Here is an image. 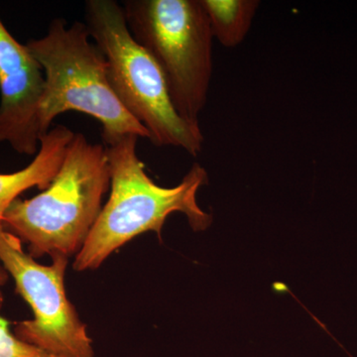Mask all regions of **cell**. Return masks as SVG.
<instances>
[{
  "label": "cell",
  "mask_w": 357,
  "mask_h": 357,
  "mask_svg": "<svg viewBox=\"0 0 357 357\" xmlns=\"http://www.w3.org/2000/svg\"><path fill=\"white\" fill-rule=\"evenodd\" d=\"M137 136H124L107 147L110 173V196L76 255V271L98 269L117 249L147 231L161 239L167 218L184 213L190 227L202 231L213 218L199 208L197 195L208 183V172L196 163L180 184L172 188L155 184L138 158Z\"/></svg>",
  "instance_id": "obj_1"
},
{
  "label": "cell",
  "mask_w": 357,
  "mask_h": 357,
  "mask_svg": "<svg viewBox=\"0 0 357 357\" xmlns=\"http://www.w3.org/2000/svg\"><path fill=\"white\" fill-rule=\"evenodd\" d=\"M110 188L107 147L75 133L62 166L50 185L30 199H16L2 225L40 258L77 255L102 210Z\"/></svg>",
  "instance_id": "obj_2"
},
{
  "label": "cell",
  "mask_w": 357,
  "mask_h": 357,
  "mask_svg": "<svg viewBox=\"0 0 357 357\" xmlns=\"http://www.w3.org/2000/svg\"><path fill=\"white\" fill-rule=\"evenodd\" d=\"M26 46L43 68L46 81L39 114L42 137L59 115L79 112L100 121L105 146L128 135L150 140L147 129L115 96L107 60L91 43L86 23L76 21L69 26L56 18L45 36Z\"/></svg>",
  "instance_id": "obj_3"
},
{
  "label": "cell",
  "mask_w": 357,
  "mask_h": 357,
  "mask_svg": "<svg viewBox=\"0 0 357 357\" xmlns=\"http://www.w3.org/2000/svg\"><path fill=\"white\" fill-rule=\"evenodd\" d=\"M86 25L107 63L110 86L157 147L171 146L198 156L204 137L174 107L165 77L152 56L133 38L123 7L114 0L86 2Z\"/></svg>",
  "instance_id": "obj_4"
},
{
  "label": "cell",
  "mask_w": 357,
  "mask_h": 357,
  "mask_svg": "<svg viewBox=\"0 0 357 357\" xmlns=\"http://www.w3.org/2000/svg\"><path fill=\"white\" fill-rule=\"evenodd\" d=\"M129 31L165 77L178 114L199 126L213 75V32L201 0H128Z\"/></svg>",
  "instance_id": "obj_5"
},
{
  "label": "cell",
  "mask_w": 357,
  "mask_h": 357,
  "mask_svg": "<svg viewBox=\"0 0 357 357\" xmlns=\"http://www.w3.org/2000/svg\"><path fill=\"white\" fill-rule=\"evenodd\" d=\"M22 244L0 225V261L34 314L30 321L16 323L14 335L53 357H95L88 326L66 294L69 259L57 256L45 266L26 253Z\"/></svg>",
  "instance_id": "obj_6"
},
{
  "label": "cell",
  "mask_w": 357,
  "mask_h": 357,
  "mask_svg": "<svg viewBox=\"0 0 357 357\" xmlns=\"http://www.w3.org/2000/svg\"><path fill=\"white\" fill-rule=\"evenodd\" d=\"M45 84L42 66L0 20V141L18 153H38Z\"/></svg>",
  "instance_id": "obj_7"
},
{
  "label": "cell",
  "mask_w": 357,
  "mask_h": 357,
  "mask_svg": "<svg viewBox=\"0 0 357 357\" xmlns=\"http://www.w3.org/2000/svg\"><path fill=\"white\" fill-rule=\"evenodd\" d=\"M75 132L64 126L50 129L40 140L38 153L26 168L13 174H0V225L4 213L20 195L33 187L46 190L64 161Z\"/></svg>",
  "instance_id": "obj_8"
},
{
  "label": "cell",
  "mask_w": 357,
  "mask_h": 357,
  "mask_svg": "<svg viewBox=\"0 0 357 357\" xmlns=\"http://www.w3.org/2000/svg\"><path fill=\"white\" fill-rule=\"evenodd\" d=\"M208 14L213 39L234 48L248 36L260 1L258 0H201Z\"/></svg>",
  "instance_id": "obj_9"
},
{
  "label": "cell",
  "mask_w": 357,
  "mask_h": 357,
  "mask_svg": "<svg viewBox=\"0 0 357 357\" xmlns=\"http://www.w3.org/2000/svg\"><path fill=\"white\" fill-rule=\"evenodd\" d=\"M0 357H53L22 342L9 330V321L0 317Z\"/></svg>",
  "instance_id": "obj_10"
},
{
  "label": "cell",
  "mask_w": 357,
  "mask_h": 357,
  "mask_svg": "<svg viewBox=\"0 0 357 357\" xmlns=\"http://www.w3.org/2000/svg\"><path fill=\"white\" fill-rule=\"evenodd\" d=\"M8 281V272L6 271L3 265L0 264V299H1V288Z\"/></svg>",
  "instance_id": "obj_11"
}]
</instances>
